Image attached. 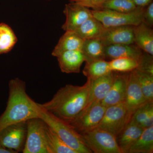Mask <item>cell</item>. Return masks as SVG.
<instances>
[{
    "label": "cell",
    "mask_w": 153,
    "mask_h": 153,
    "mask_svg": "<svg viewBox=\"0 0 153 153\" xmlns=\"http://www.w3.org/2000/svg\"><path fill=\"white\" fill-rule=\"evenodd\" d=\"M143 22L152 27L153 25V3L145 7L143 13Z\"/></svg>",
    "instance_id": "cell-32"
},
{
    "label": "cell",
    "mask_w": 153,
    "mask_h": 153,
    "mask_svg": "<svg viewBox=\"0 0 153 153\" xmlns=\"http://www.w3.org/2000/svg\"><path fill=\"white\" fill-rule=\"evenodd\" d=\"M63 13L66 21L62 29L66 31H74L82 23L93 16L91 10L84 6L69 2L65 5Z\"/></svg>",
    "instance_id": "cell-10"
},
{
    "label": "cell",
    "mask_w": 153,
    "mask_h": 153,
    "mask_svg": "<svg viewBox=\"0 0 153 153\" xmlns=\"http://www.w3.org/2000/svg\"><path fill=\"white\" fill-rule=\"evenodd\" d=\"M45 123L39 118L27 121V134L24 153H48L45 143Z\"/></svg>",
    "instance_id": "cell-8"
},
{
    "label": "cell",
    "mask_w": 153,
    "mask_h": 153,
    "mask_svg": "<svg viewBox=\"0 0 153 153\" xmlns=\"http://www.w3.org/2000/svg\"><path fill=\"white\" fill-rule=\"evenodd\" d=\"M90 79L82 86L67 84L61 88L50 101L39 105L66 122L74 119L87 106Z\"/></svg>",
    "instance_id": "cell-1"
},
{
    "label": "cell",
    "mask_w": 153,
    "mask_h": 153,
    "mask_svg": "<svg viewBox=\"0 0 153 153\" xmlns=\"http://www.w3.org/2000/svg\"><path fill=\"white\" fill-rule=\"evenodd\" d=\"M27 134V121L10 125L0 131V142L16 152H23Z\"/></svg>",
    "instance_id": "cell-9"
},
{
    "label": "cell",
    "mask_w": 153,
    "mask_h": 153,
    "mask_svg": "<svg viewBox=\"0 0 153 153\" xmlns=\"http://www.w3.org/2000/svg\"><path fill=\"white\" fill-rule=\"evenodd\" d=\"M131 120L146 128L153 126V102H148L137 110Z\"/></svg>",
    "instance_id": "cell-25"
},
{
    "label": "cell",
    "mask_w": 153,
    "mask_h": 153,
    "mask_svg": "<svg viewBox=\"0 0 153 153\" xmlns=\"http://www.w3.org/2000/svg\"><path fill=\"white\" fill-rule=\"evenodd\" d=\"M85 63L82 72L87 79H97L111 71L109 62L105 60H88Z\"/></svg>",
    "instance_id": "cell-23"
},
{
    "label": "cell",
    "mask_w": 153,
    "mask_h": 153,
    "mask_svg": "<svg viewBox=\"0 0 153 153\" xmlns=\"http://www.w3.org/2000/svg\"><path fill=\"white\" fill-rule=\"evenodd\" d=\"M137 62L138 66L136 69L153 75V55L143 52Z\"/></svg>",
    "instance_id": "cell-30"
},
{
    "label": "cell",
    "mask_w": 153,
    "mask_h": 153,
    "mask_svg": "<svg viewBox=\"0 0 153 153\" xmlns=\"http://www.w3.org/2000/svg\"><path fill=\"white\" fill-rule=\"evenodd\" d=\"M133 114L125 102L108 107L97 127L117 137L129 123Z\"/></svg>",
    "instance_id": "cell-4"
},
{
    "label": "cell",
    "mask_w": 153,
    "mask_h": 153,
    "mask_svg": "<svg viewBox=\"0 0 153 153\" xmlns=\"http://www.w3.org/2000/svg\"><path fill=\"white\" fill-rule=\"evenodd\" d=\"M144 8L137 7L129 13H121L107 9L92 10L91 12L93 17L100 21L105 27L137 26L143 22Z\"/></svg>",
    "instance_id": "cell-5"
},
{
    "label": "cell",
    "mask_w": 153,
    "mask_h": 153,
    "mask_svg": "<svg viewBox=\"0 0 153 153\" xmlns=\"http://www.w3.org/2000/svg\"><path fill=\"white\" fill-rule=\"evenodd\" d=\"M105 57L112 59L120 57H129L138 61L143 52L133 44H115L105 46Z\"/></svg>",
    "instance_id": "cell-16"
},
{
    "label": "cell",
    "mask_w": 153,
    "mask_h": 153,
    "mask_svg": "<svg viewBox=\"0 0 153 153\" xmlns=\"http://www.w3.org/2000/svg\"><path fill=\"white\" fill-rule=\"evenodd\" d=\"M106 107L101 102L91 105L68 123L76 132L81 134L97 127L100 123Z\"/></svg>",
    "instance_id": "cell-7"
},
{
    "label": "cell",
    "mask_w": 153,
    "mask_h": 153,
    "mask_svg": "<svg viewBox=\"0 0 153 153\" xmlns=\"http://www.w3.org/2000/svg\"><path fill=\"white\" fill-rule=\"evenodd\" d=\"M105 28L100 21L93 16L83 22L74 32L84 40L100 38Z\"/></svg>",
    "instance_id": "cell-20"
},
{
    "label": "cell",
    "mask_w": 153,
    "mask_h": 153,
    "mask_svg": "<svg viewBox=\"0 0 153 153\" xmlns=\"http://www.w3.org/2000/svg\"><path fill=\"white\" fill-rule=\"evenodd\" d=\"M133 2L137 7H145L150 3L152 2V0H131Z\"/></svg>",
    "instance_id": "cell-33"
},
{
    "label": "cell",
    "mask_w": 153,
    "mask_h": 153,
    "mask_svg": "<svg viewBox=\"0 0 153 153\" xmlns=\"http://www.w3.org/2000/svg\"><path fill=\"white\" fill-rule=\"evenodd\" d=\"M106 0H70L69 2L75 3L93 10L102 9V6Z\"/></svg>",
    "instance_id": "cell-31"
},
{
    "label": "cell",
    "mask_w": 153,
    "mask_h": 153,
    "mask_svg": "<svg viewBox=\"0 0 153 153\" xmlns=\"http://www.w3.org/2000/svg\"><path fill=\"white\" fill-rule=\"evenodd\" d=\"M134 43L144 52L153 55V31L143 22L133 26Z\"/></svg>",
    "instance_id": "cell-18"
},
{
    "label": "cell",
    "mask_w": 153,
    "mask_h": 153,
    "mask_svg": "<svg viewBox=\"0 0 153 153\" xmlns=\"http://www.w3.org/2000/svg\"><path fill=\"white\" fill-rule=\"evenodd\" d=\"M114 72L112 86L105 98L101 102L105 107L124 102L126 94L128 74H121Z\"/></svg>",
    "instance_id": "cell-14"
},
{
    "label": "cell",
    "mask_w": 153,
    "mask_h": 153,
    "mask_svg": "<svg viewBox=\"0 0 153 153\" xmlns=\"http://www.w3.org/2000/svg\"><path fill=\"white\" fill-rule=\"evenodd\" d=\"M57 57L60 70L67 74L79 73L82 63L87 60L81 50L66 51Z\"/></svg>",
    "instance_id": "cell-15"
},
{
    "label": "cell",
    "mask_w": 153,
    "mask_h": 153,
    "mask_svg": "<svg viewBox=\"0 0 153 153\" xmlns=\"http://www.w3.org/2000/svg\"><path fill=\"white\" fill-rule=\"evenodd\" d=\"M18 39L8 25L0 24V55L8 53L13 49Z\"/></svg>",
    "instance_id": "cell-26"
},
{
    "label": "cell",
    "mask_w": 153,
    "mask_h": 153,
    "mask_svg": "<svg viewBox=\"0 0 153 153\" xmlns=\"http://www.w3.org/2000/svg\"><path fill=\"white\" fill-rule=\"evenodd\" d=\"M144 96L149 102H153V75L134 70Z\"/></svg>",
    "instance_id": "cell-27"
},
{
    "label": "cell",
    "mask_w": 153,
    "mask_h": 153,
    "mask_svg": "<svg viewBox=\"0 0 153 153\" xmlns=\"http://www.w3.org/2000/svg\"><path fill=\"white\" fill-rule=\"evenodd\" d=\"M87 147L94 153H123L116 137L97 127L80 134Z\"/></svg>",
    "instance_id": "cell-6"
},
{
    "label": "cell",
    "mask_w": 153,
    "mask_h": 153,
    "mask_svg": "<svg viewBox=\"0 0 153 153\" xmlns=\"http://www.w3.org/2000/svg\"><path fill=\"white\" fill-rule=\"evenodd\" d=\"M111 70L115 72H130L136 69L137 60L129 57H120L112 59L109 62Z\"/></svg>",
    "instance_id": "cell-28"
},
{
    "label": "cell",
    "mask_w": 153,
    "mask_h": 153,
    "mask_svg": "<svg viewBox=\"0 0 153 153\" xmlns=\"http://www.w3.org/2000/svg\"><path fill=\"white\" fill-rule=\"evenodd\" d=\"M114 78V72L111 71L97 79H90L88 102L85 108L94 103L101 102L105 98L112 86Z\"/></svg>",
    "instance_id": "cell-11"
},
{
    "label": "cell",
    "mask_w": 153,
    "mask_h": 153,
    "mask_svg": "<svg viewBox=\"0 0 153 153\" xmlns=\"http://www.w3.org/2000/svg\"><path fill=\"white\" fill-rule=\"evenodd\" d=\"M84 40L74 31H66L61 36L59 41L52 51V56L58 55L66 51L81 50Z\"/></svg>",
    "instance_id": "cell-19"
},
{
    "label": "cell",
    "mask_w": 153,
    "mask_h": 153,
    "mask_svg": "<svg viewBox=\"0 0 153 153\" xmlns=\"http://www.w3.org/2000/svg\"><path fill=\"white\" fill-rule=\"evenodd\" d=\"M153 153V126L145 128L128 153Z\"/></svg>",
    "instance_id": "cell-24"
},
{
    "label": "cell",
    "mask_w": 153,
    "mask_h": 153,
    "mask_svg": "<svg viewBox=\"0 0 153 153\" xmlns=\"http://www.w3.org/2000/svg\"><path fill=\"white\" fill-rule=\"evenodd\" d=\"M0 153H16V152L5 147L0 142Z\"/></svg>",
    "instance_id": "cell-34"
},
{
    "label": "cell",
    "mask_w": 153,
    "mask_h": 153,
    "mask_svg": "<svg viewBox=\"0 0 153 153\" xmlns=\"http://www.w3.org/2000/svg\"><path fill=\"white\" fill-rule=\"evenodd\" d=\"M133 26L106 27L99 38L104 46L115 44H134Z\"/></svg>",
    "instance_id": "cell-13"
},
{
    "label": "cell",
    "mask_w": 153,
    "mask_h": 153,
    "mask_svg": "<svg viewBox=\"0 0 153 153\" xmlns=\"http://www.w3.org/2000/svg\"><path fill=\"white\" fill-rule=\"evenodd\" d=\"M45 138L48 153H76L63 142L55 132L46 124Z\"/></svg>",
    "instance_id": "cell-21"
},
{
    "label": "cell",
    "mask_w": 153,
    "mask_h": 153,
    "mask_svg": "<svg viewBox=\"0 0 153 153\" xmlns=\"http://www.w3.org/2000/svg\"><path fill=\"white\" fill-rule=\"evenodd\" d=\"M132 120L116 137L118 145L123 153H128L131 146L139 138L144 129Z\"/></svg>",
    "instance_id": "cell-17"
},
{
    "label": "cell",
    "mask_w": 153,
    "mask_h": 153,
    "mask_svg": "<svg viewBox=\"0 0 153 153\" xmlns=\"http://www.w3.org/2000/svg\"><path fill=\"white\" fill-rule=\"evenodd\" d=\"M149 102L142 91L134 70L128 74L125 104L133 113L137 109Z\"/></svg>",
    "instance_id": "cell-12"
},
{
    "label": "cell",
    "mask_w": 153,
    "mask_h": 153,
    "mask_svg": "<svg viewBox=\"0 0 153 153\" xmlns=\"http://www.w3.org/2000/svg\"><path fill=\"white\" fill-rule=\"evenodd\" d=\"M38 118L55 132L63 142L76 153H92L86 146L82 136L68 123L45 110L38 103Z\"/></svg>",
    "instance_id": "cell-3"
},
{
    "label": "cell",
    "mask_w": 153,
    "mask_h": 153,
    "mask_svg": "<svg viewBox=\"0 0 153 153\" xmlns=\"http://www.w3.org/2000/svg\"><path fill=\"white\" fill-rule=\"evenodd\" d=\"M9 88L7 107L0 116V131L10 125L38 118V103L27 94L25 81L19 78L11 79Z\"/></svg>",
    "instance_id": "cell-2"
},
{
    "label": "cell",
    "mask_w": 153,
    "mask_h": 153,
    "mask_svg": "<svg viewBox=\"0 0 153 153\" xmlns=\"http://www.w3.org/2000/svg\"><path fill=\"white\" fill-rule=\"evenodd\" d=\"M137 7L131 0H106L102 6V9L121 13H129Z\"/></svg>",
    "instance_id": "cell-29"
},
{
    "label": "cell",
    "mask_w": 153,
    "mask_h": 153,
    "mask_svg": "<svg viewBox=\"0 0 153 153\" xmlns=\"http://www.w3.org/2000/svg\"></svg>",
    "instance_id": "cell-35"
},
{
    "label": "cell",
    "mask_w": 153,
    "mask_h": 153,
    "mask_svg": "<svg viewBox=\"0 0 153 153\" xmlns=\"http://www.w3.org/2000/svg\"><path fill=\"white\" fill-rule=\"evenodd\" d=\"M81 51L87 58L86 61L106 59L105 46L99 38L84 40Z\"/></svg>",
    "instance_id": "cell-22"
}]
</instances>
